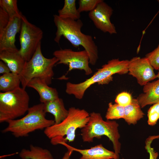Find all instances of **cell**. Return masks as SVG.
<instances>
[{"instance_id": "6da1fadb", "label": "cell", "mask_w": 159, "mask_h": 159, "mask_svg": "<svg viewBox=\"0 0 159 159\" xmlns=\"http://www.w3.org/2000/svg\"><path fill=\"white\" fill-rule=\"evenodd\" d=\"M54 21L57 30L54 41L58 44L62 36L67 39L75 47L82 46L87 52L90 64L95 65L98 59L97 45L91 35L85 34L81 31L83 24L80 19L77 20L63 18L58 15H53Z\"/></svg>"}, {"instance_id": "7a4b0ae2", "label": "cell", "mask_w": 159, "mask_h": 159, "mask_svg": "<svg viewBox=\"0 0 159 159\" xmlns=\"http://www.w3.org/2000/svg\"><path fill=\"white\" fill-rule=\"evenodd\" d=\"M90 115L84 109L70 107L68 115L64 120L46 128L44 133L53 145L59 144L61 142H73L75 138L76 130L82 128L86 125Z\"/></svg>"}, {"instance_id": "3957f363", "label": "cell", "mask_w": 159, "mask_h": 159, "mask_svg": "<svg viewBox=\"0 0 159 159\" xmlns=\"http://www.w3.org/2000/svg\"><path fill=\"white\" fill-rule=\"evenodd\" d=\"M129 60H120L118 59L109 60L97 69L90 78L79 83L70 82L66 83L65 92L68 94L73 95L78 99H82L86 91L92 85L108 84L112 80V75L115 74H122L128 72Z\"/></svg>"}, {"instance_id": "277c9868", "label": "cell", "mask_w": 159, "mask_h": 159, "mask_svg": "<svg viewBox=\"0 0 159 159\" xmlns=\"http://www.w3.org/2000/svg\"><path fill=\"white\" fill-rule=\"evenodd\" d=\"M27 112V114L20 119L8 120V126L2 132H11L16 138L26 137L31 132L45 129L55 124L54 120L46 118L44 103L29 107Z\"/></svg>"}, {"instance_id": "5b68a950", "label": "cell", "mask_w": 159, "mask_h": 159, "mask_svg": "<svg viewBox=\"0 0 159 159\" xmlns=\"http://www.w3.org/2000/svg\"><path fill=\"white\" fill-rule=\"evenodd\" d=\"M118 126L116 121H105L100 113L92 112L90 114L87 124L81 129V135L83 142L89 143L92 142L95 138L100 139L102 136H107L112 143L115 159H119L121 143Z\"/></svg>"}, {"instance_id": "8992f818", "label": "cell", "mask_w": 159, "mask_h": 159, "mask_svg": "<svg viewBox=\"0 0 159 159\" xmlns=\"http://www.w3.org/2000/svg\"><path fill=\"white\" fill-rule=\"evenodd\" d=\"M41 43L29 60L26 62L24 67L19 75L22 87L25 89L29 82L34 78H39L50 85L54 73V66L58 60L55 57L51 58L45 57L43 55Z\"/></svg>"}, {"instance_id": "52a82bcc", "label": "cell", "mask_w": 159, "mask_h": 159, "mask_svg": "<svg viewBox=\"0 0 159 159\" xmlns=\"http://www.w3.org/2000/svg\"><path fill=\"white\" fill-rule=\"evenodd\" d=\"M29 96L20 87L11 91L0 92V122L14 120L24 115L29 108Z\"/></svg>"}, {"instance_id": "ba28073f", "label": "cell", "mask_w": 159, "mask_h": 159, "mask_svg": "<svg viewBox=\"0 0 159 159\" xmlns=\"http://www.w3.org/2000/svg\"><path fill=\"white\" fill-rule=\"evenodd\" d=\"M21 19L19 36L20 48L19 51L27 62L32 58L41 43L43 32L40 28L30 22L23 14Z\"/></svg>"}, {"instance_id": "9c48e42d", "label": "cell", "mask_w": 159, "mask_h": 159, "mask_svg": "<svg viewBox=\"0 0 159 159\" xmlns=\"http://www.w3.org/2000/svg\"><path fill=\"white\" fill-rule=\"evenodd\" d=\"M53 55L58 60L56 65L63 64L68 66L67 72L74 69H78L84 70L87 75L92 72L89 65L88 54L85 49L75 51L70 49H61L54 51Z\"/></svg>"}, {"instance_id": "30bf717a", "label": "cell", "mask_w": 159, "mask_h": 159, "mask_svg": "<svg viewBox=\"0 0 159 159\" xmlns=\"http://www.w3.org/2000/svg\"><path fill=\"white\" fill-rule=\"evenodd\" d=\"M128 70L129 74L135 77L141 86H144L157 78L154 68L145 57H136L129 60Z\"/></svg>"}, {"instance_id": "8fae6325", "label": "cell", "mask_w": 159, "mask_h": 159, "mask_svg": "<svg viewBox=\"0 0 159 159\" xmlns=\"http://www.w3.org/2000/svg\"><path fill=\"white\" fill-rule=\"evenodd\" d=\"M113 12L111 7L102 0L93 10L89 12L88 16L97 29L105 33L116 34L115 27L110 20Z\"/></svg>"}, {"instance_id": "7c38bea8", "label": "cell", "mask_w": 159, "mask_h": 159, "mask_svg": "<svg viewBox=\"0 0 159 159\" xmlns=\"http://www.w3.org/2000/svg\"><path fill=\"white\" fill-rule=\"evenodd\" d=\"M21 23V16L14 17L10 18L5 27L0 30V52L16 48L15 45L16 36L20 31Z\"/></svg>"}, {"instance_id": "4fadbf2b", "label": "cell", "mask_w": 159, "mask_h": 159, "mask_svg": "<svg viewBox=\"0 0 159 159\" xmlns=\"http://www.w3.org/2000/svg\"><path fill=\"white\" fill-rule=\"evenodd\" d=\"M59 144L64 146L67 150L80 153L82 156L79 159H115L116 157L114 152L107 149L102 144L85 149L76 148L64 142H61Z\"/></svg>"}, {"instance_id": "5bb4252c", "label": "cell", "mask_w": 159, "mask_h": 159, "mask_svg": "<svg viewBox=\"0 0 159 159\" xmlns=\"http://www.w3.org/2000/svg\"><path fill=\"white\" fill-rule=\"evenodd\" d=\"M0 59L8 66L11 72L18 75L22 71L26 62L17 48L0 52Z\"/></svg>"}, {"instance_id": "9a60e30c", "label": "cell", "mask_w": 159, "mask_h": 159, "mask_svg": "<svg viewBox=\"0 0 159 159\" xmlns=\"http://www.w3.org/2000/svg\"><path fill=\"white\" fill-rule=\"evenodd\" d=\"M27 87L32 88L37 92L41 103H44L59 98L56 89L49 87L45 81L42 79L34 78L32 79Z\"/></svg>"}, {"instance_id": "2e32d148", "label": "cell", "mask_w": 159, "mask_h": 159, "mask_svg": "<svg viewBox=\"0 0 159 159\" xmlns=\"http://www.w3.org/2000/svg\"><path fill=\"white\" fill-rule=\"evenodd\" d=\"M143 91L137 98L141 108L159 102V79L148 82L144 86Z\"/></svg>"}, {"instance_id": "e0dca14e", "label": "cell", "mask_w": 159, "mask_h": 159, "mask_svg": "<svg viewBox=\"0 0 159 159\" xmlns=\"http://www.w3.org/2000/svg\"><path fill=\"white\" fill-rule=\"evenodd\" d=\"M44 107L46 113H50L54 116L55 124L62 122L68 114V110L65 108L63 100L59 97L44 103Z\"/></svg>"}, {"instance_id": "ac0fdd59", "label": "cell", "mask_w": 159, "mask_h": 159, "mask_svg": "<svg viewBox=\"0 0 159 159\" xmlns=\"http://www.w3.org/2000/svg\"><path fill=\"white\" fill-rule=\"evenodd\" d=\"M141 108L137 100L135 98H132L131 103L124 107L123 119L128 125H135L144 117L145 114Z\"/></svg>"}, {"instance_id": "d6986e66", "label": "cell", "mask_w": 159, "mask_h": 159, "mask_svg": "<svg viewBox=\"0 0 159 159\" xmlns=\"http://www.w3.org/2000/svg\"><path fill=\"white\" fill-rule=\"evenodd\" d=\"M21 159H54L48 150L31 145L30 149H22L19 153Z\"/></svg>"}, {"instance_id": "ffe728a7", "label": "cell", "mask_w": 159, "mask_h": 159, "mask_svg": "<svg viewBox=\"0 0 159 159\" xmlns=\"http://www.w3.org/2000/svg\"><path fill=\"white\" fill-rule=\"evenodd\" d=\"M21 83L19 75L12 72L4 74L0 77V91L5 92L19 87Z\"/></svg>"}, {"instance_id": "44dd1931", "label": "cell", "mask_w": 159, "mask_h": 159, "mask_svg": "<svg viewBox=\"0 0 159 159\" xmlns=\"http://www.w3.org/2000/svg\"><path fill=\"white\" fill-rule=\"evenodd\" d=\"M75 0H65L63 8L58 11V15L63 18H68L74 20L79 19L80 13L76 6Z\"/></svg>"}, {"instance_id": "7402d4cb", "label": "cell", "mask_w": 159, "mask_h": 159, "mask_svg": "<svg viewBox=\"0 0 159 159\" xmlns=\"http://www.w3.org/2000/svg\"><path fill=\"white\" fill-rule=\"evenodd\" d=\"M124 107L117 104H113L110 102L105 115L107 120L123 118L124 115Z\"/></svg>"}, {"instance_id": "603a6c76", "label": "cell", "mask_w": 159, "mask_h": 159, "mask_svg": "<svg viewBox=\"0 0 159 159\" xmlns=\"http://www.w3.org/2000/svg\"><path fill=\"white\" fill-rule=\"evenodd\" d=\"M16 0H0V7L8 14L10 18L14 16H21L22 14L18 7Z\"/></svg>"}, {"instance_id": "cb8c5ba5", "label": "cell", "mask_w": 159, "mask_h": 159, "mask_svg": "<svg viewBox=\"0 0 159 159\" xmlns=\"http://www.w3.org/2000/svg\"><path fill=\"white\" fill-rule=\"evenodd\" d=\"M102 0H79L78 11L80 13L83 11L90 12L93 10Z\"/></svg>"}, {"instance_id": "d4e9b609", "label": "cell", "mask_w": 159, "mask_h": 159, "mask_svg": "<svg viewBox=\"0 0 159 159\" xmlns=\"http://www.w3.org/2000/svg\"><path fill=\"white\" fill-rule=\"evenodd\" d=\"M148 123L150 126L155 125L159 119V102L154 104L148 111Z\"/></svg>"}, {"instance_id": "484cf974", "label": "cell", "mask_w": 159, "mask_h": 159, "mask_svg": "<svg viewBox=\"0 0 159 159\" xmlns=\"http://www.w3.org/2000/svg\"><path fill=\"white\" fill-rule=\"evenodd\" d=\"M151 65L155 69H159V43L157 48L146 55Z\"/></svg>"}, {"instance_id": "4316f807", "label": "cell", "mask_w": 159, "mask_h": 159, "mask_svg": "<svg viewBox=\"0 0 159 159\" xmlns=\"http://www.w3.org/2000/svg\"><path fill=\"white\" fill-rule=\"evenodd\" d=\"M132 99L130 94L126 92H123L117 96L115 102L116 103L125 107L130 104Z\"/></svg>"}, {"instance_id": "83f0119b", "label": "cell", "mask_w": 159, "mask_h": 159, "mask_svg": "<svg viewBox=\"0 0 159 159\" xmlns=\"http://www.w3.org/2000/svg\"><path fill=\"white\" fill-rule=\"evenodd\" d=\"M159 138V135L151 136L147 138L145 141V148L149 155V159H157L158 153L156 152L153 148L151 147L152 141L156 138Z\"/></svg>"}, {"instance_id": "f1b7e54d", "label": "cell", "mask_w": 159, "mask_h": 159, "mask_svg": "<svg viewBox=\"0 0 159 159\" xmlns=\"http://www.w3.org/2000/svg\"><path fill=\"white\" fill-rule=\"evenodd\" d=\"M10 18L7 13L4 9L0 7V30L7 25Z\"/></svg>"}, {"instance_id": "f546056e", "label": "cell", "mask_w": 159, "mask_h": 159, "mask_svg": "<svg viewBox=\"0 0 159 159\" xmlns=\"http://www.w3.org/2000/svg\"><path fill=\"white\" fill-rule=\"evenodd\" d=\"M11 72L8 66L2 61H0V73L4 74Z\"/></svg>"}, {"instance_id": "4dcf8cb0", "label": "cell", "mask_w": 159, "mask_h": 159, "mask_svg": "<svg viewBox=\"0 0 159 159\" xmlns=\"http://www.w3.org/2000/svg\"><path fill=\"white\" fill-rule=\"evenodd\" d=\"M67 150L68 151L65 153L62 159H70V156L73 151L69 150Z\"/></svg>"}, {"instance_id": "1f68e13d", "label": "cell", "mask_w": 159, "mask_h": 159, "mask_svg": "<svg viewBox=\"0 0 159 159\" xmlns=\"http://www.w3.org/2000/svg\"><path fill=\"white\" fill-rule=\"evenodd\" d=\"M158 73L156 74V77L158 78L159 79V69H158Z\"/></svg>"}, {"instance_id": "d6a6232c", "label": "cell", "mask_w": 159, "mask_h": 159, "mask_svg": "<svg viewBox=\"0 0 159 159\" xmlns=\"http://www.w3.org/2000/svg\"><path fill=\"white\" fill-rule=\"evenodd\" d=\"M122 159H124V158H122Z\"/></svg>"}]
</instances>
